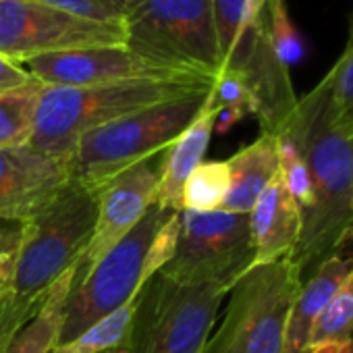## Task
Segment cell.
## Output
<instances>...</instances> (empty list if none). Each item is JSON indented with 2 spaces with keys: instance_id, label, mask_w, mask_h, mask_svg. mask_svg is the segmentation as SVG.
Listing matches in <instances>:
<instances>
[{
  "instance_id": "6",
  "label": "cell",
  "mask_w": 353,
  "mask_h": 353,
  "mask_svg": "<svg viewBox=\"0 0 353 353\" xmlns=\"http://www.w3.org/2000/svg\"><path fill=\"white\" fill-rule=\"evenodd\" d=\"M176 210L152 204L141 221L112 245L83 276L73 279L57 345L79 336L94 322L139 295L148 276V256L164 223Z\"/></svg>"
},
{
  "instance_id": "32",
  "label": "cell",
  "mask_w": 353,
  "mask_h": 353,
  "mask_svg": "<svg viewBox=\"0 0 353 353\" xmlns=\"http://www.w3.org/2000/svg\"><path fill=\"white\" fill-rule=\"evenodd\" d=\"M108 353H133L129 347H121V349H112V351H108Z\"/></svg>"
},
{
  "instance_id": "8",
  "label": "cell",
  "mask_w": 353,
  "mask_h": 353,
  "mask_svg": "<svg viewBox=\"0 0 353 353\" xmlns=\"http://www.w3.org/2000/svg\"><path fill=\"white\" fill-rule=\"evenodd\" d=\"M229 291L223 285H179L154 274L137 295L127 347L133 353H202Z\"/></svg>"
},
{
  "instance_id": "30",
  "label": "cell",
  "mask_w": 353,
  "mask_h": 353,
  "mask_svg": "<svg viewBox=\"0 0 353 353\" xmlns=\"http://www.w3.org/2000/svg\"><path fill=\"white\" fill-rule=\"evenodd\" d=\"M305 353H353V339L339 341V343H322L310 347Z\"/></svg>"
},
{
  "instance_id": "21",
  "label": "cell",
  "mask_w": 353,
  "mask_h": 353,
  "mask_svg": "<svg viewBox=\"0 0 353 353\" xmlns=\"http://www.w3.org/2000/svg\"><path fill=\"white\" fill-rule=\"evenodd\" d=\"M229 192L227 162H202L190 176L181 192V210L214 212L221 210Z\"/></svg>"
},
{
  "instance_id": "17",
  "label": "cell",
  "mask_w": 353,
  "mask_h": 353,
  "mask_svg": "<svg viewBox=\"0 0 353 353\" xmlns=\"http://www.w3.org/2000/svg\"><path fill=\"white\" fill-rule=\"evenodd\" d=\"M225 162L229 166V192L221 210L250 214L262 192L281 170L279 135L262 131L258 139Z\"/></svg>"
},
{
  "instance_id": "5",
  "label": "cell",
  "mask_w": 353,
  "mask_h": 353,
  "mask_svg": "<svg viewBox=\"0 0 353 353\" xmlns=\"http://www.w3.org/2000/svg\"><path fill=\"white\" fill-rule=\"evenodd\" d=\"M121 23L125 46L135 54L176 73L221 75L212 0H145Z\"/></svg>"
},
{
  "instance_id": "18",
  "label": "cell",
  "mask_w": 353,
  "mask_h": 353,
  "mask_svg": "<svg viewBox=\"0 0 353 353\" xmlns=\"http://www.w3.org/2000/svg\"><path fill=\"white\" fill-rule=\"evenodd\" d=\"M77 266L67 270L46 293L40 310L15 332L5 353H50L57 347L67 295L73 287Z\"/></svg>"
},
{
  "instance_id": "4",
  "label": "cell",
  "mask_w": 353,
  "mask_h": 353,
  "mask_svg": "<svg viewBox=\"0 0 353 353\" xmlns=\"http://www.w3.org/2000/svg\"><path fill=\"white\" fill-rule=\"evenodd\" d=\"M98 219V190L67 181L52 200L28 221L11 293L34 299L73 266L88 250Z\"/></svg>"
},
{
  "instance_id": "14",
  "label": "cell",
  "mask_w": 353,
  "mask_h": 353,
  "mask_svg": "<svg viewBox=\"0 0 353 353\" xmlns=\"http://www.w3.org/2000/svg\"><path fill=\"white\" fill-rule=\"evenodd\" d=\"M250 216L254 266L291 258L301 237V212L279 174L262 192Z\"/></svg>"
},
{
  "instance_id": "15",
  "label": "cell",
  "mask_w": 353,
  "mask_h": 353,
  "mask_svg": "<svg viewBox=\"0 0 353 353\" xmlns=\"http://www.w3.org/2000/svg\"><path fill=\"white\" fill-rule=\"evenodd\" d=\"M219 114H221V106H216L212 102V96H208V102L204 110L198 114V119L164 150L154 204L181 212L183 185L188 181V176L204 162Z\"/></svg>"
},
{
  "instance_id": "26",
  "label": "cell",
  "mask_w": 353,
  "mask_h": 353,
  "mask_svg": "<svg viewBox=\"0 0 353 353\" xmlns=\"http://www.w3.org/2000/svg\"><path fill=\"white\" fill-rule=\"evenodd\" d=\"M26 237L28 221L0 219V293L11 291Z\"/></svg>"
},
{
  "instance_id": "24",
  "label": "cell",
  "mask_w": 353,
  "mask_h": 353,
  "mask_svg": "<svg viewBox=\"0 0 353 353\" xmlns=\"http://www.w3.org/2000/svg\"><path fill=\"white\" fill-rule=\"evenodd\" d=\"M279 154H281V174L301 212V227H303V221L310 216L314 208V188L310 181L307 166L299 156L297 148L293 145V141L285 135H279Z\"/></svg>"
},
{
  "instance_id": "2",
  "label": "cell",
  "mask_w": 353,
  "mask_h": 353,
  "mask_svg": "<svg viewBox=\"0 0 353 353\" xmlns=\"http://www.w3.org/2000/svg\"><path fill=\"white\" fill-rule=\"evenodd\" d=\"M216 79L176 75L162 79H131L88 88L44 85L30 145L46 156L69 160L77 139L141 108L210 90Z\"/></svg>"
},
{
  "instance_id": "34",
  "label": "cell",
  "mask_w": 353,
  "mask_h": 353,
  "mask_svg": "<svg viewBox=\"0 0 353 353\" xmlns=\"http://www.w3.org/2000/svg\"><path fill=\"white\" fill-rule=\"evenodd\" d=\"M351 239H353V235H351Z\"/></svg>"
},
{
  "instance_id": "31",
  "label": "cell",
  "mask_w": 353,
  "mask_h": 353,
  "mask_svg": "<svg viewBox=\"0 0 353 353\" xmlns=\"http://www.w3.org/2000/svg\"><path fill=\"white\" fill-rule=\"evenodd\" d=\"M108 3L125 17L127 13H131L133 9H137L139 5H143L145 3V0H108Z\"/></svg>"
},
{
  "instance_id": "27",
  "label": "cell",
  "mask_w": 353,
  "mask_h": 353,
  "mask_svg": "<svg viewBox=\"0 0 353 353\" xmlns=\"http://www.w3.org/2000/svg\"><path fill=\"white\" fill-rule=\"evenodd\" d=\"M46 297V295H44ZM44 297H17L11 291L0 301V353H5L15 332L40 310Z\"/></svg>"
},
{
  "instance_id": "12",
  "label": "cell",
  "mask_w": 353,
  "mask_h": 353,
  "mask_svg": "<svg viewBox=\"0 0 353 353\" xmlns=\"http://www.w3.org/2000/svg\"><path fill=\"white\" fill-rule=\"evenodd\" d=\"M160 156V154H158ZM148 158L98 188V219L75 279L83 276L112 245H117L156 202L162 158Z\"/></svg>"
},
{
  "instance_id": "23",
  "label": "cell",
  "mask_w": 353,
  "mask_h": 353,
  "mask_svg": "<svg viewBox=\"0 0 353 353\" xmlns=\"http://www.w3.org/2000/svg\"><path fill=\"white\" fill-rule=\"evenodd\" d=\"M353 339V272L332 295L320 318L316 320L307 349L322 343H339Z\"/></svg>"
},
{
  "instance_id": "3",
  "label": "cell",
  "mask_w": 353,
  "mask_h": 353,
  "mask_svg": "<svg viewBox=\"0 0 353 353\" xmlns=\"http://www.w3.org/2000/svg\"><path fill=\"white\" fill-rule=\"evenodd\" d=\"M210 92L172 98L88 131L67 160L69 179L98 190L119 172L162 154L198 119Z\"/></svg>"
},
{
  "instance_id": "33",
  "label": "cell",
  "mask_w": 353,
  "mask_h": 353,
  "mask_svg": "<svg viewBox=\"0 0 353 353\" xmlns=\"http://www.w3.org/2000/svg\"><path fill=\"white\" fill-rule=\"evenodd\" d=\"M7 293H9V291H7ZM7 293H0V301H3V299H5V295H7Z\"/></svg>"
},
{
  "instance_id": "19",
  "label": "cell",
  "mask_w": 353,
  "mask_h": 353,
  "mask_svg": "<svg viewBox=\"0 0 353 353\" xmlns=\"http://www.w3.org/2000/svg\"><path fill=\"white\" fill-rule=\"evenodd\" d=\"M44 83L38 79L0 92V150L30 143Z\"/></svg>"
},
{
  "instance_id": "22",
  "label": "cell",
  "mask_w": 353,
  "mask_h": 353,
  "mask_svg": "<svg viewBox=\"0 0 353 353\" xmlns=\"http://www.w3.org/2000/svg\"><path fill=\"white\" fill-rule=\"evenodd\" d=\"M322 79L328 85V96L332 102L336 125L353 139V13L349 17L347 44L339 61Z\"/></svg>"
},
{
  "instance_id": "13",
  "label": "cell",
  "mask_w": 353,
  "mask_h": 353,
  "mask_svg": "<svg viewBox=\"0 0 353 353\" xmlns=\"http://www.w3.org/2000/svg\"><path fill=\"white\" fill-rule=\"evenodd\" d=\"M69 181L67 160L30 143L0 150V219L30 221Z\"/></svg>"
},
{
  "instance_id": "7",
  "label": "cell",
  "mask_w": 353,
  "mask_h": 353,
  "mask_svg": "<svg viewBox=\"0 0 353 353\" xmlns=\"http://www.w3.org/2000/svg\"><path fill=\"white\" fill-rule=\"evenodd\" d=\"M299 285L291 258L252 266L229 291L223 324L202 353H281Z\"/></svg>"
},
{
  "instance_id": "20",
  "label": "cell",
  "mask_w": 353,
  "mask_h": 353,
  "mask_svg": "<svg viewBox=\"0 0 353 353\" xmlns=\"http://www.w3.org/2000/svg\"><path fill=\"white\" fill-rule=\"evenodd\" d=\"M137 310V297L94 322L79 336L69 343L57 345L50 353H108L112 349L127 347Z\"/></svg>"
},
{
  "instance_id": "10",
  "label": "cell",
  "mask_w": 353,
  "mask_h": 353,
  "mask_svg": "<svg viewBox=\"0 0 353 353\" xmlns=\"http://www.w3.org/2000/svg\"><path fill=\"white\" fill-rule=\"evenodd\" d=\"M125 44L123 23H104L46 7L36 0H0V57H34Z\"/></svg>"
},
{
  "instance_id": "16",
  "label": "cell",
  "mask_w": 353,
  "mask_h": 353,
  "mask_svg": "<svg viewBox=\"0 0 353 353\" xmlns=\"http://www.w3.org/2000/svg\"><path fill=\"white\" fill-rule=\"evenodd\" d=\"M353 272V258H343L341 254L328 258L310 279L299 285V291L291 303L285 341L281 353H305L312 328L332 295Z\"/></svg>"
},
{
  "instance_id": "28",
  "label": "cell",
  "mask_w": 353,
  "mask_h": 353,
  "mask_svg": "<svg viewBox=\"0 0 353 353\" xmlns=\"http://www.w3.org/2000/svg\"><path fill=\"white\" fill-rule=\"evenodd\" d=\"M36 3L54 7V9H61L77 17L92 19V21H104V23L123 21V15L108 3V0H36Z\"/></svg>"
},
{
  "instance_id": "25",
  "label": "cell",
  "mask_w": 353,
  "mask_h": 353,
  "mask_svg": "<svg viewBox=\"0 0 353 353\" xmlns=\"http://www.w3.org/2000/svg\"><path fill=\"white\" fill-rule=\"evenodd\" d=\"M266 28L270 42L281 57V61L291 67L301 61L303 57V42L289 17L285 0H268L266 5Z\"/></svg>"
},
{
  "instance_id": "9",
  "label": "cell",
  "mask_w": 353,
  "mask_h": 353,
  "mask_svg": "<svg viewBox=\"0 0 353 353\" xmlns=\"http://www.w3.org/2000/svg\"><path fill=\"white\" fill-rule=\"evenodd\" d=\"M254 266L250 216L237 212H179L172 258L160 274L179 285H233Z\"/></svg>"
},
{
  "instance_id": "1",
  "label": "cell",
  "mask_w": 353,
  "mask_h": 353,
  "mask_svg": "<svg viewBox=\"0 0 353 353\" xmlns=\"http://www.w3.org/2000/svg\"><path fill=\"white\" fill-rule=\"evenodd\" d=\"M279 135L293 141L314 188V208L303 221L291 256L301 283L353 235V139L336 125L324 79L297 98V106Z\"/></svg>"
},
{
  "instance_id": "11",
  "label": "cell",
  "mask_w": 353,
  "mask_h": 353,
  "mask_svg": "<svg viewBox=\"0 0 353 353\" xmlns=\"http://www.w3.org/2000/svg\"><path fill=\"white\" fill-rule=\"evenodd\" d=\"M19 65L34 79L50 88H88L131 79H162L190 75L160 67L135 54L125 44L52 52L28 59Z\"/></svg>"
},
{
  "instance_id": "29",
  "label": "cell",
  "mask_w": 353,
  "mask_h": 353,
  "mask_svg": "<svg viewBox=\"0 0 353 353\" xmlns=\"http://www.w3.org/2000/svg\"><path fill=\"white\" fill-rule=\"evenodd\" d=\"M34 77L15 61L0 57V92L5 90H13V88H21L28 81H32Z\"/></svg>"
}]
</instances>
